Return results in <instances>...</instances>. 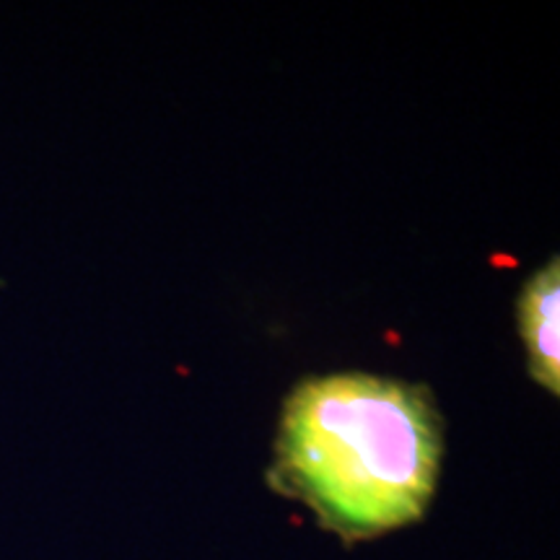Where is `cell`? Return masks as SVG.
Masks as SVG:
<instances>
[{
    "instance_id": "cell-1",
    "label": "cell",
    "mask_w": 560,
    "mask_h": 560,
    "mask_svg": "<svg viewBox=\"0 0 560 560\" xmlns=\"http://www.w3.org/2000/svg\"><path fill=\"white\" fill-rule=\"evenodd\" d=\"M441 454L425 387L361 371L317 376L283 405L270 486L342 540H369L423 516Z\"/></svg>"
},
{
    "instance_id": "cell-2",
    "label": "cell",
    "mask_w": 560,
    "mask_h": 560,
    "mask_svg": "<svg viewBox=\"0 0 560 560\" xmlns=\"http://www.w3.org/2000/svg\"><path fill=\"white\" fill-rule=\"evenodd\" d=\"M558 306H560V265L550 257L535 276L527 278L520 293V332L527 350L529 376L558 395L560 389V350H558Z\"/></svg>"
}]
</instances>
